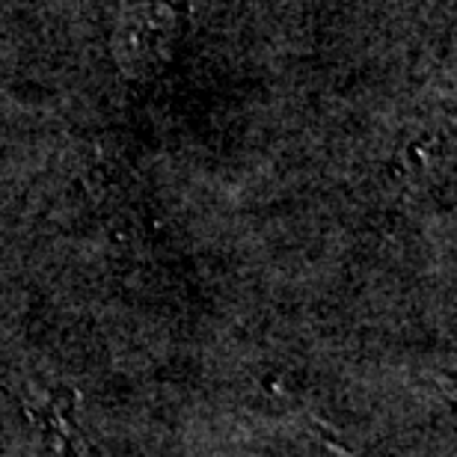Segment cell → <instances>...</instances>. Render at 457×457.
I'll use <instances>...</instances> for the list:
<instances>
[{
    "instance_id": "1",
    "label": "cell",
    "mask_w": 457,
    "mask_h": 457,
    "mask_svg": "<svg viewBox=\"0 0 457 457\" xmlns=\"http://www.w3.org/2000/svg\"><path fill=\"white\" fill-rule=\"evenodd\" d=\"M172 33H176V18L167 6H134L119 27L116 60L122 62V69H137L140 75H149V69H158L167 60Z\"/></svg>"
}]
</instances>
